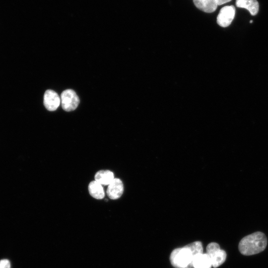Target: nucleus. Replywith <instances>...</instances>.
<instances>
[{"label": "nucleus", "instance_id": "nucleus-15", "mask_svg": "<svg viewBox=\"0 0 268 268\" xmlns=\"http://www.w3.org/2000/svg\"><path fill=\"white\" fill-rule=\"evenodd\" d=\"M250 23H252L253 22V20H250Z\"/></svg>", "mask_w": 268, "mask_h": 268}, {"label": "nucleus", "instance_id": "nucleus-4", "mask_svg": "<svg viewBox=\"0 0 268 268\" xmlns=\"http://www.w3.org/2000/svg\"><path fill=\"white\" fill-rule=\"evenodd\" d=\"M61 103L63 109L67 112L74 110L79 103V99L72 89L64 90L61 94Z\"/></svg>", "mask_w": 268, "mask_h": 268}, {"label": "nucleus", "instance_id": "nucleus-6", "mask_svg": "<svg viewBox=\"0 0 268 268\" xmlns=\"http://www.w3.org/2000/svg\"><path fill=\"white\" fill-rule=\"evenodd\" d=\"M61 103V98L55 91L49 89L44 95V105L49 111H53L57 109Z\"/></svg>", "mask_w": 268, "mask_h": 268}, {"label": "nucleus", "instance_id": "nucleus-14", "mask_svg": "<svg viewBox=\"0 0 268 268\" xmlns=\"http://www.w3.org/2000/svg\"><path fill=\"white\" fill-rule=\"evenodd\" d=\"M231 0H216L218 5H222L225 3L230 1Z\"/></svg>", "mask_w": 268, "mask_h": 268}, {"label": "nucleus", "instance_id": "nucleus-11", "mask_svg": "<svg viewBox=\"0 0 268 268\" xmlns=\"http://www.w3.org/2000/svg\"><path fill=\"white\" fill-rule=\"evenodd\" d=\"M94 178L101 185H109L114 179V175L110 170H102L95 174Z\"/></svg>", "mask_w": 268, "mask_h": 268}, {"label": "nucleus", "instance_id": "nucleus-10", "mask_svg": "<svg viewBox=\"0 0 268 268\" xmlns=\"http://www.w3.org/2000/svg\"><path fill=\"white\" fill-rule=\"evenodd\" d=\"M193 265L194 268H211L212 266L210 257L206 253L196 255Z\"/></svg>", "mask_w": 268, "mask_h": 268}, {"label": "nucleus", "instance_id": "nucleus-2", "mask_svg": "<svg viewBox=\"0 0 268 268\" xmlns=\"http://www.w3.org/2000/svg\"><path fill=\"white\" fill-rule=\"evenodd\" d=\"M267 245L266 235L261 232H256L243 238L239 242L238 248L242 254L250 256L262 252Z\"/></svg>", "mask_w": 268, "mask_h": 268}, {"label": "nucleus", "instance_id": "nucleus-7", "mask_svg": "<svg viewBox=\"0 0 268 268\" xmlns=\"http://www.w3.org/2000/svg\"><path fill=\"white\" fill-rule=\"evenodd\" d=\"M124 192V185L122 181L118 178H114L108 185L107 194L112 200L120 198Z\"/></svg>", "mask_w": 268, "mask_h": 268}, {"label": "nucleus", "instance_id": "nucleus-8", "mask_svg": "<svg viewBox=\"0 0 268 268\" xmlns=\"http://www.w3.org/2000/svg\"><path fill=\"white\" fill-rule=\"evenodd\" d=\"M196 7L206 13L214 12L218 4L216 0H193Z\"/></svg>", "mask_w": 268, "mask_h": 268}, {"label": "nucleus", "instance_id": "nucleus-9", "mask_svg": "<svg viewBox=\"0 0 268 268\" xmlns=\"http://www.w3.org/2000/svg\"><path fill=\"white\" fill-rule=\"evenodd\" d=\"M236 5L240 8L247 9L252 15H256L259 9V4L257 0H236Z\"/></svg>", "mask_w": 268, "mask_h": 268}, {"label": "nucleus", "instance_id": "nucleus-12", "mask_svg": "<svg viewBox=\"0 0 268 268\" xmlns=\"http://www.w3.org/2000/svg\"><path fill=\"white\" fill-rule=\"evenodd\" d=\"M88 191L93 198L97 200L102 199L105 196L104 191L102 185L95 180L92 181L89 184Z\"/></svg>", "mask_w": 268, "mask_h": 268}, {"label": "nucleus", "instance_id": "nucleus-13", "mask_svg": "<svg viewBox=\"0 0 268 268\" xmlns=\"http://www.w3.org/2000/svg\"><path fill=\"white\" fill-rule=\"evenodd\" d=\"M0 268H10V262L6 259L0 261Z\"/></svg>", "mask_w": 268, "mask_h": 268}, {"label": "nucleus", "instance_id": "nucleus-5", "mask_svg": "<svg viewBox=\"0 0 268 268\" xmlns=\"http://www.w3.org/2000/svg\"><path fill=\"white\" fill-rule=\"evenodd\" d=\"M235 15V8L233 5H226L223 7L217 15V23L223 27L230 25Z\"/></svg>", "mask_w": 268, "mask_h": 268}, {"label": "nucleus", "instance_id": "nucleus-3", "mask_svg": "<svg viewBox=\"0 0 268 268\" xmlns=\"http://www.w3.org/2000/svg\"><path fill=\"white\" fill-rule=\"evenodd\" d=\"M206 254L209 256L212 266L217 268L225 261L226 253L220 249L219 245L214 242L209 243L206 247Z\"/></svg>", "mask_w": 268, "mask_h": 268}, {"label": "nucleus", "instance_id": "nucleus-1", "mask_svg": "<svg viewBox=\"0 0 268 268\" xmlns=\"http://www.w3.org/2000/svg\"><path fill=\"white\" fill-rule=\"evenodd\" d=\"M203 248L200 241L191 243L183 247L174 250L170 256L171 265L176 268H193L195 256L202 253Z\"/></svg>", "mask_w": 268, "mask_h": 268}]
</instances>
